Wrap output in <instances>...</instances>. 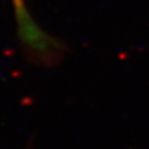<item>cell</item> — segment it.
Returning a JSON list of instances; mask_svg holds the SVG:
<instances>
[{"label":"cell","instance_id":"1","mask_svg":"<svg viewBox=\"0 0 149 149\" xmlns=\"http://www.w3.org/2000/svg\"><path fill=\"white\" fill-rule=\"evenodd\" d=\"M12 1L17 13L18 29L21 39L35 49H46L49 44V40L47 35L34 24L33 19L28 14V11L25 7L24 0H12Z\"/></svg>","mask_w":149,"mask_h":149}]
</instances>
